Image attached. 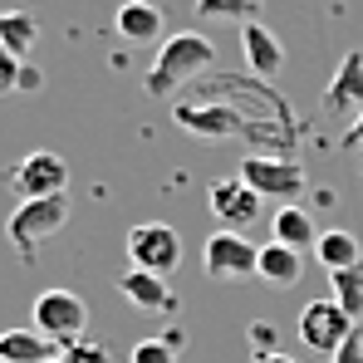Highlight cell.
Returning <instances> with one entry per match:
<instances>
[{"instance_id": "6da1fadb", "label": "cell", "mask_w": 363, "mask_h": 363, "mask_svg": "<svg viewBox=\"0 0 363 363\" xmlns=\"http://www.w3.org/2000/svg\"><path fill=\"white\" fill-rule=\"evenodd\" d=\"M211 64H216V45H211L206 35H196V30L167 35V40L157 45V60H152V69H147L143 89H147L152 99H172L182 84L211 74Z\"/></svg>"}, {"instance_id": "7a4b0ae2", "label": "cell", "mask_w": 363, "mask_h": 363, "mask_svg": "<svg viewBox=\"0 0 363 363\" xmlns=\"http://www.w3.org/2000/svg\"><path fill=\"white\" fill-rule=\"evenodd\" d=\"M64 221H69V196H35V201H20L15 211H10V221H5V236L10 245L20 250V255H30V250H40V241H50L55 231H64Z\"/></svg>"}, {"instance_id": "3957f363", "label": "cell", "mask_w": 363, "mask_h": 363, "mask_svg": "<svg viewBox=\"0 0 363 363\" xmlns=\"http://www.w3.org/2000/svg\"><path fill=\"white\" fill-rule=\"evenodd\" d=\"M30 314H35V329L50 339V344H74V339H84V329H89V300L84 295H74V290H45V295H35L30 304Z\"/></svg>"}, {"instance_id": "277c9868", "label": "cell", "mask_w": 363, "mask_h": 363, "mask_svg": "<svg viewBox=\"0 0 363 363\" xmlns=\"http://www.w3.org/2000/svg\"><path fill=\"white\" fill-rule=\"evenodd\" d=\"M123 250H128V265H133V270H152V275H162V280L182 265V236H177V226H167V221H143V226H133L128 241H123Z\"/></svg>"}, {"instance_id": "5b68a950", "label": "cell", "mask_w": 363, "mask_h": 363, "mask_svg": "<svg viewBox=\"0 0 363 363\" xmlns=\"http://www.w3.org/2000/svg\"><path fill=\"white\" fill-rule=\"evenodd\" d=\"M236 177L250 186V191H260V196H275V201H295L304 191V167L295 157H270V152H250L241 167H236Z\"/></svg>"}, {"instance_id": "8992f818", "label": "cell", "mask_w": 363, "mask_h": 363, "mask_svg": "<svg viewBox=\"0 0 363 363\" xmlns=\"http://www.w3.org/2000/svg\"><path fill=\"white\" fill-rule=\"evenodd\" d=\"M10 186L20 191V201H35V196H60L69 186V162L50 147H35L25 152L15 167H10Z\"/></svg>"}, {"instance_id": "52a82bcc", "label": "cell", "mask_w": 363, "mask_h": 363, "mask_svg": "<svg viewBox=\"0 0 363 363\" xmlns=\"http://www.w3.org/2000/svg\"><path fill=\"white\" fill-rule=\"evenodd\" d=\"M206 206H211V216L221 221V231H245V226L260 221L265 196L250 191L241 177H216L211 186H206Z\"/></svg>"}, {"instance_id": "ba28073f", "label": "cell", "mask_w": 363, "mask_h": 363, "mask_svg": "<svg viewBox=\"0 0 363 363\" xmlns=\"http://www.w3.org/2000/svg\"><path fill=\"white\" fill-rule=\"evenodd\" d=\"M255 260H260V245H250L241 231H216L206 250H201V270L211 275V280H221V285H231V280H250L255 275Z\"/></svg>"}, {"instance_id": "9c48e42d", "label": "cell", "mask_w": 363, "mask_h": 363, "mask_svg": "<svg viewBox=\"0 0 363 363\" xmlns=\"http://www.w3.org/2000/svg\"><path fill=\"white\" fill-rule=\"evenodd\" d=\"M354 329H359V324H354L334 300H309L300 309V344L314 349V354H334Z\"/></svg>"}, {"instance_id": "30bf717a", "label": "cell", "mask_w": 363, "mask_h": 363, "mask_svg": "<svg viewBox=\"0 0 363 363\" xmlns=\"http://www.w3.org/2000/svg\"><path fill=\"white\" fill-rule=\"evenodd\" d=\"M118 295L133 304V314H152V319H167L177 309V295L162 275L152 270H123L118 275Z\"/></svg>"}, {"instance_id": "8fae6325", "label": "cell", "mask_w": 363, "mask_h": 363, "mask_svg": "<svg viewBox=\"0 0 363 363\" xmlns=\"http://www.w3.org/2000/svg\"><path fill=\"white\" fill-rule=\"evenodd\" d=\"M172 118H177L182 133H196V138H231V133H241V113L231 104H211V99L177 104Z\"/></svg>"}, {"instance_id": "7c38bea8", "label": "cell", "mask_w": 363, "mask_h": 363, "mask_svg": "<svg viewBox=\"0 0 363 363\" xmlns=\"http://www.w3.org/2000/svg\"><path fill=\"white\" fill-rule=\"evenodd\" d=\"M113 30L128 45H162L167 40V15L152 0H123L118 15H113Z\"/></svg>"}, {"instance_id": "4fadbf2b", "label": "cell", "mask_w": 363, "mask_h": 363, "mask_svg": "<svg viewBox=\"0 0 363 363\" xmlns=\"http://www.w3.org/2000/svg\"><path fill=\"white\" fill-rule=\"evenodd\" d=\"M324 108L329 113H363V55L359 50H349L339 69L329 74V84H324Z\"/></svg>"}, {"instance_id": "5bb4252c", "label": "cell", "mask_w": 363, "mask_h": 363, "mask_svg": "<svg viewBox=\"0 0 363 363\" xmlns=\"http://www.w3.org/2000/svg\"><path fill=\"white\" fill-rule=\"evenodd\" d=\"M241 55H245V64H250V74H260V79H275V74L285 69V45H280V35L265 30L260 20L241 25Z\"/></svg>"}, {"instance_id": "9a60e30c", "label": "cell", "mask_w": 363, "mask_h": 363, "mask_svg": "<svg viewBox=\"0 0 363 363\" xmlns=\"http://www.w3.org/2000/svg\"><path fill=\"white\" fill-rule=\"evenodd\" d=\"M300 275H304L300 250H290V245H280V241H265V245H260L255 280H265V285H275V290H290V285H300Z\"/></svg>"}, {"instance_id": "2e32d148", "label": "cell", "mask_w": 363, "mask_h": 363, "mask_svg": "<svg viewBox=\"0 0 363 363\" xmlns=\"http://www.w3.org/2000/svg\"><path fill=\"white\" fill-rule=\"evenodd\" d=\"M270 241H280V245H290V250H314V241H319V226H314V216L304 211V206H280L275 211V221H270Z\"/></svg>"}, {"instance_id": "e0dca14e", "label": "cell", "mask_w": 363, "mask_h": 363, "mask_svg": "<svg viewBox=\"0 0 363 363\" xmlns=\"http://www.w3.org/2000/svg\"><path fill=\"white\" fill-rule=\"evenodd\" d=\"M60 359V344H50L40 329H5L0 334V363H50Z\"/></svg>"}, {"instance_id": "ac0fdd59", "label": "cell", "mask_w": 363, "mask_h": 363, "mask_svg": "<svg viewBox=\"0 0 363 363\" xmlns=\"http://www.w3.org/2000/svg\"><path fill=\"white\" fill-rule=\"evenodd\" d=\"M314 260H319L324 270H349V265H363V245H359L354 231L329 226V231H319V241H314Z\"/></svg>"}, {"instance_id": "d6986e66", "label": "cell", "mask_w": 363, "mask_h": 363, "mask_svg": "<svg viewBox=\"0 0 363 363\" xmlns=\"http://www.w3.org/2000/svg\"><path fill=\"white\" fill-rule=\"evenodd\" d=\"M0 45H5L15 60H25V55L40 45V20H35L30 10H0Z\"/></svg>"}, {"instance_id": "ffe728a7", "label": "cell", "mask_w": 363, "mask_h": 363, "mask_svg": "<svg viewBox=\"0 0 363 363\" xmlns=\"http://www.w3.org/2000/svg\"><path fill=\"white\" fill-rule=\"evenodd\" d=\"M329 285H334V295L329 300L339 304L354 324L363 319V265H349V270H329Z\"/></svg>"}, {"instance_id": "44dd1931", "label": "cell", "mask_w": 363, "mask_h": 363, "mask_svg": "<svg viewBox=\"0 0 363 363\" xmlns=\"http://www.w3.org/2000/svg\"><path fill=\"white\" fill-rule=\"evenodd\" d=\"M182 344H186L182 329H167V334H157V339H138L133 354H128V363H177Z\"/></svg>"}, {"instance_id": "7402d4cb", "label": "cell", "mask_w": 363, "mask_h": 363, "mask_svg": "<svg viewBox=\"0 0 363 363\" xmlns=\"http://www.w3.org/2000/svg\"><path fill=\"white\" fill-rule=\"evenodd\" d=\"M265 0H196V20H241L250 25Z\"/></svg>"}, {"instance_id": "603a6c76", "label": "cell", "mask_w": 363, "mask_h": 363, "mask_svg": "<svg viewBox=\"0 0 363 363\" xmlns=\"http://www.w3.org/2000/svg\"><path fill=\"white\" fill-rule=\"evenodd\" d=\"M60 359H69V363H108V349L94 344V339H74V344L60 349Z\"/></svg>"}, {"instance_id": "cb8c5ba5", "label": "cell", "mask_w": 363, "mask_h": 363, "mask_svg": "<svg viewBox=\"0 0 363 363\" xmlns=\"http://www.w3.org/2000/svg\"><path fill=\"white\" fill-rule=\"evenodd\" d=\"M20 64H25V60H15V55L0 45V94H15V84H20Z\"/></svg>"}, {"instance_id": "d4e9b609", "label": "cell", "mask_w": 363, "mask_h": 363, "mask_svg": "<svg viewBox=\"0 0 363 363\" xmlns=\"http://www.w3.org/2000/svg\"><path fill=\"white\" fill-rule=\"evenodd\" d=\"M329 363H363V334H359V329H354V334L329 354Z\"/></svg>"}, {"instance_id": "484cf974", "label": "cell", "mask_w": 363, "mask_h": 363, "mask_svg": "<svg viewBox=\"0 0 363 363\" xmlns=\"http://www.w3.org/2000/svg\"><path fill=\"white\" fill-rule=\"evenodd\" d=\"M35 89H45V74H40V64L25 60L20 64V84H15V94H35Z\"/></svg>"}, {"instance_id": "4316f807", "label": "cell", "mask_w": 363, "mask_h": 363, "mask_svg": "<svg viewBox=\"0 0 363 363\" xmlns=\"http://www.w3.org/2000/svg\"><path fill=\"white\" fill-rule=\"evenodd\" d=\"M270 324H250V344H255V354H270Z\"/></svg>"}, {"instance_id": "83f0119b", "label": "cell", "mask_w": 363, "mask_h": 363, "mask_svg": "<svg viewBox=\"0 0 363 363\" xmlns=\"http://www.w3.org/2000/svg\"><path fill=\"white\" fill-rule=\"evenodd\" d=\"M344 147H349V152H354V147H363V113L349 123V133H344Z\"/></svg>"}, {"instance_id": "f1b7e54d", "label": "cell", "mask_w": 363, "mask_h": 363, "mask_svg": "<svg viewBox=\"0 0 363 363\" xmlns=\"http://www.w3.org/2000/svg\"><path fill=\"white\" fill-rule=\"evenodd\" d=\"M255 363H295L290 354H280V349H270V354H255Z\"/></svg>"}, {"instance_id": "f546056e", "label": "cell", "mask_w": 363, "mask_h": 363, "mask_svg": "<svg viewBox=\"0 0 363 363\" xmlns=\"http://www.w3.org/2000/svg\"><path fill=\"white\" fill-rule=\"evenodd\" d=\"M50 363H69V359H50Z\"/></svg>"}]
</instances>
